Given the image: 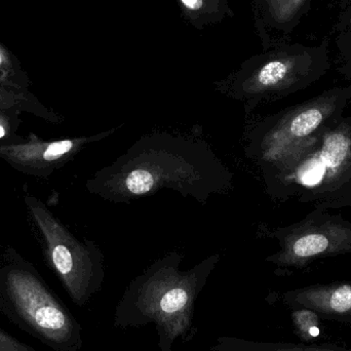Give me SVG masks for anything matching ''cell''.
Instances as JSON below:
<instances>
[{"label":"cell","instance_id":"cell-1","mask_svg":"<svg viewBox=\"0 0 351 351\" xmlns=\"http://www.w3.org/2000/svg\"><path fill=\"white\" fill-rule=\"evenodd\" d=\"M234 176L208 142L186 134L156 132L140 137L88 181L107 202L129 204L172 190L206 204L233 189Z\"/></svg>","mask_w":351,"mask_h":351},{"label":"cell","instance_id":"cell-2","mask_svg":"<svg viewBox=\"0 0 351 351\" xmlns=\"http://www.w3.org/2000/svg\"><path fill=\"white\" fill-rule=\"evenodd\" d=\"M182 259L179 252H171L132 280L115 307V327L154 324L160 351H172L175 342L190 333L196 300L220 255L213 254L187 270L181 269Z\"/></svg>","mask_w":351,"mask_h":351},{"label":"cell","instance_id":"cell-3","mask_svg":"<svg viewBox=\"0 0 351 351\" xmlns=\"http://www.w3.org/2000/svg\"><path fill=\"white\" fill-rule=\"evenodd\" d=\"M0 311L16 327L53 350H82V326L30 268L12 265L0 272Z\"/></svg>","mask_w":351,"mask_h":351},{"label":"cell","instance_id":"cell-4","mask_svg":"<svg viewBox=\"0 0 351 351\" xmlns=\"http://www.w3.org/2000/svg\"><path fill=\"white\" fill-rule=\"evenodd\" d=\"M317 49L300 47L285 49L253 65L245 66L233 77L217 84V90L227 98L243 105L251 112L262 99L288 86L304 73Z\"/></svg>","mask_w":351,"mask_h":351},{"label":"cell","instance_id":"cell-5","mask_svg":"<svg viewBox=\"0 0 351 351\" xmlns=\"http://www.w3.org/2000/svg\"><path fill=\"white\" fill-rule=\"evenodd\" d=\"M49 247L51 262L74 304L82 307L101 290L104 256L93 241L80 243L56 225Z\"/></svg>","mask_w":351,"mask_h":351},{"label":"cell","instance_id":"cell-6","mask_svg":"<svg viewBox=\"0 0 351 351\" xmlns=\"http://www.w3.org/2000/svg\"><path fill=\"white\" fill-rule=\"evenodd\" d=\"M284 302L291 309H309L319 317L351 325V285L288 293Z\"/></svg>","mask_w":351,"mask_h":351},{"label":"cell","instance_id":"cell-7","mask_svg":"<svg viewBox=\"0 0 351 351\" xmlns=\"http://www.w3.org/2000/svg\"><path fill=\"white\" fill-rule=\"evenodd\" d=\"M212 351H350L334 346L293 343H261L239 338L220 337Z\"/></svg>","mask_w":351,"mask_h":351},{"label":"cell","instance_id":"cell-8","mask_svg":"<svg viewBox=\"0 0 351 351\" xmlns=\"http://www.w3.org/2000/svg\"><path fill=\"white\" fill-rule=\"evenodd\" d=\"M309 0H266L268 12L276 24L289 25L300 16Z\"/></svg>","mask_w":351,"mask_h":351},{"label":"cell","instance_id":"cell-9","mask_svg":"<svg viewBox=\"0 0 351 351\" xmlns=\"http://www.w3.org/2000/svg\"><path fill=\"white\" fill-rule=\"evenodd\" d=\"M293 324L299 337L304 341H311L319 334V315L309 309H292Z\"/></svg>","mask_w":351,"mask_h":351},{"label":"cell","instance_id":"cell-10","mask_svg":"<svg viewBox=\"0 0 351 351\" xmlns=\"http://www.w3.org/2000/svg\"><path fill=\"white\" fill-rule=\"evenodd\" d=\"M329 247L327 237L308 234L297 239L292 245V254L297 258H308L323 253Z\"/></svg>","mask_w":351,"mask_h":351},{"label":"cell","instance_id":"cell-11","mask_svg":"<svg viewBox=\"0 0 351 351\" xmlns=\"http://www.w3.org/2000/svg\"><path fill=\"white\" fill-rule=\"evenodd\" d=\"M350 143L343 136L330 138L322 152V160L329 167H337L343 162L348 154Z\"/></svg>","mask_w":351,"mask_h":351},{"label":"cell","instance_id":"cell-12","mask_svg":"<svg viewBox=\"0 0 351 351\" xmlns=\"http://www.w3.org/2000/svg\"><path fill=\"white\" fill-rule=\"evenodd\" d=\"M0 351H38L0 328Z\"/></svg>","mask_w":351,"mask_h":351},{"label":"cell","instance_id":"cell-13","mask_svg":"<svg viewBox=\"0 0 351 351\" xmlns=\"http://www.w3.org/2000/svg\"><path fill=\"white\" fill-rule=\"evenodd\" d=\"M325 173V167L321 162H311L308 166H305L304 170L301 172V181L306 185H315L321 181Z\"/></svg>","mask_w":351,"mask_h":351},{"label":"cell","instance_id":"cell-14","mask_svg":"<svg viewBox=\"0 0 351 351\" xmlns=\"http://www.w3.org/2000/svg\"><path fill=\"white\" fill-rule=\"evenodd\" d=\"M182 3L188 8V10H200L204 5L202 0H181Z\"/></svg>","mask_w":351,"mask_h":351},{"label":"cell","instance_id":"cell-15","mask_svg":"<svg viewBox=\"0 0 351 351\" xmlns=\"http://www.w3.org/2000/svg\"><path fill=\"white\" fill-rule=\"evenodd\" d=\"M4 135H5V131H4L3 128L0 125V138L4 137Z\"/></svg>","mask_w":351,"mask_h":351},{"label":"cell","instance_id":"cell-16","mask_svg":"<svg viewBox=\"0 0 351 351\" xmlns=\"http://www.w3.org/2000/svg\"><path fill=\"white\" fill-rule=\"evenodd\" d=\"M0 64H1V58H0Z\"/></svg>","mask_w":351,"mask_h":351}]
</instances>
